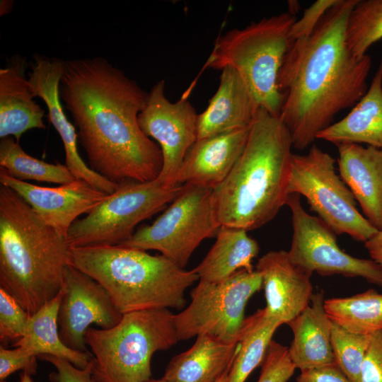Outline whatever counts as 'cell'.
I'll return each instance as SVG.
<instances>
[{
	"mask_svg": "<svg viewBox=\"0 0 382 382\" xmlns=\"http://www.w3.org/2000/svg\"><path fill=\"white\" fill-rule=\"evenodd\" d=\"M289 348L272 340L262 364L257 382H287L296 369Z\"/></svg>",
	"mask_w": 382,
	"mask_h": 382,
	"instance_id": "d6a6232c",
	"label": "cell"
},
{
	"mask_svg": "<svg viewBox=\"0 0 382 382\" xmlns=\"http://www.w3.org/2000/svg\"><path fill=\"white\" fill-rule=\"evenodd\" d=\"M282 324L266 313L265 308L245 318L239 337V349L227 382H245L262 364L272 336Z\"/></svg>",
	"mask_w": 382,
	"mask_h": 382,
	"instance_id": "4316f807",
	"label": "cell"
},
{
	"mask_svg": "<svg viewBox=\"0 0 382 382\" xmlns=\"http://www.w3.org/2000/svg\"><path fill=\"white\" fill-rule=\"evenodd\" d=\"M212 193L208 187L183 185L180 194L152 224L141 227L119 245L157 250L184 269L199 244L216 236L221 227Z\"/></svg>",
	"mask_w": 382,
	"mask_h": 382,
	"instance_id": "30bf717a",
	"label": "cell"
},
{
	"mask_svg": "<svg viewBox=\"0 0 382 382\" xmlns=\"http://www.w3.org/2000/svg\"><path fill=\"white\" fill-rule=\"evenodd\" d=\"M0 166L11 177L57 184H66L76 178L66 165L50 163L28 154L12 137L1 139Z\"/></svg>",
	"mask_w": 382,
	"mask_h": 382,
	"instance_id": "f1b7e54d",
	"label": "cell"
},
{
	"mask_svg": "<svg viewBox=\"0 0 382 382\" xmlns=\"http://www.w3.org/2000/svg\"><path fill=\"white\" fill-rule=\"evenodd\" d=\"M358 0H338L307 37L291 43L277 79L284 96L279 118L293 148L303 150L335 116L366 93L371 59L357 57L345 39L349 16Z\"/></svg>",
	"mask_w": 382,
	"mask_h": 382,
	"instance_id": "7a4b0ae2",
	"label": "cell"
},
{
	"mask_svg": "<svg viewBox=\"0 0 382 382\" xmlns=\"http://www.w3.org/2000/svg\"><path fill=\"white\" fill-rule=\"evenodd\" d=\"M317 139L382 149V57L366 93L344 118L320 132Z\"/></svg>",
	"mask_w": 382,
	"mask_h": 382,
	"instance_id": "cb8c5ba5",
	"label": "cell"
},
{
	"mask_svg": "<svg viewBox=\"0 0 382 382\" xmlns=\"http://www.w3.org/2000/svg\"><path fill=\"white\" fill-rule=\"evenodd\" d=\"M183 187L165 186L157 178L120 184L85 217L72 224L66 237L69 246L121 244L132 236L140 222L172 202Z\"/></svg>",
	"mask_w": 382,
	"mask_h": 382,
	"instance_id": "ba28073f",
	"label": "cell"
},
{
	"mask_svg": "<svg viewBox=\"0 0 382 382\" xmlns=\"http://www.w3.org/2000/svg\"><path fill=\"white\" fill-rule=\"evenodd\" d=\"M69 249L66 237L0 185V285L30 316L60 291Z\"/></svg>",
	"mask_w": 382,
	"mask_h": 382,
	"instance_id": "277c9868",
	"label": "cell"
},
{
	"mask_svg": "<svg viewBox=\"0 0 382 382\" xmlns=\"http://www.w3.org/2000/svg\"><path fill=\"white\" fill-rule=\"evenodd\" d=\"M371 260L382 266V230L378 231L364 243Z\"/></svg>",
	"mask_w": 382,
	"mask_h": 382,
	"instance_id": "f35d334b",
	"label": "cell"
},
{
	"mask_svg": "<svg viewBox=\"0 0 382 382\" xmlns=\"http://www.w3.org/2000/svg\"><path fill=\"white\" fill-rule=\"evenodd\" d=\"M69 265L100 284L122 314L158 308L183 309L185 292L199 279L163 255L122 245L70 248Z\"/></svg>",
	"mask_w": 382,
	"mask_h": 382,
	"instance_id": "5b68a950",
	"label": "cell"
},
{
	"mask_svg": "<svg viewBox=\"0 0 382 382\" xmlns=\"http://www.w3.org/2000/svg\"><path fill=\"white\" fill-rule=\"evenodd\" d=\"M198 115L187 98L171 103L165 96V81H158L148 93L138 122L143 132L154 139L162 152L163 166L158 180L176 185V175L188 150L197 140Z\"/></svg>",
	"mask_w": 382,
	"mask_h": 382,
	"instance_id": "4fadbf2b",
	"label": "cell"
},
{
	"mask_svg": "<svg viewBox=\"0 0 382 382\" xmlns=\"http://www.w3.org/2000/svg\"><path fill=\"white\" fill-rule=\"evenodd\" d=\"M293 148L279 117L260 107L244 149L225 180L213 190L219 225L257 229L286 204Z\"/></svg>",
	"mask_w": 382,
	"mask_h": 382,
	"instance_id": "3957f363",
	"label": "cell"
},
{
	"mask_svg": "<svg viewBox=\"0 0 382 382\" xmlns=\"http://www.w3.org/2000/svg\"><path fill=\"white\" fill-rule=\"evenodd\" d=\"M241 228L221 226L216 241L202 262L193 270L199 281L222 282L241 270H254L252 261L260 247Z\"/></svg>",
	"mask_w": 382,
	"mask_h": 382,
	"instance_id": "d4e9b609",
	"label": "cell"
},
{
	"mask_svg": "<svg viewBox=\"0 0 382 382\" xmlns=\"http://www.w3.org/2000/svg\"><path fill=\"white\" fill-rule=\"evenodd\" d=\"M29 317L18 301L0 287V340H19L23 336Z\"/></svg>",
	"mask_w": 382,
	"mask_h": 382,
	"instance_id": "1f68e13d",
	"label": "cell"
},
{
	"mask_svg": "<svg viewBox=\"0 0 382 382\" xmlns=\"http://www.w3.org/2000/svg\"><path fill=\"white\" fill-rule=\"evenodd\" d=\"M37 357L55 367L56 371L49 376L51 382H96L92 375L93 359L86 368L80 369L68 360L54 356L41 354Z\"/></svg>",
	"mask_w": 382,
	"mask_h": 382,
	"instance_id": "d590c367",
	"label": "cell"
},
{
	"mask_svg": "<svg viewBox=\"0 0 382 382\" xmlns=\"http://www.w3.org/2000/svg\"><path fill=\"white\" fill-rule=\"evenodd\" d=\"M292 238L288 252L291 260L310 274L361 277L382 288V266L373 260L358 258L342 250L336 233L320 218L308 214L300 196L289 195Z\"/></svg>",
	"mask_w": 382,
	"mask_h": 382,
	"instance_id": "7c38bea8",
	"label": "cell"
},
{
	"mask_svg": "<svg viewBox=\"0 0 382 382\" xmlns=\"http://www.w3.org/2000/svg\"><path fill=\"white\" fill-rule=\"evenodd\" d=\"M267 306L266 313L287 324L309 303L313 294L311 274L294 264L285 250H272L257 261Z\"/></svg>",
	"mask_w": 382,
	"mask_h": 382,
	"instance_id": "e0dca14e",
	"label": "cell"
},
{
	"mask_svg": "<svg viewBox=\"0 0 382 382\" xmlns=\"http://www.w3.org/2000/svg\"><path fill=\"white\" fill-rule=\"evenodd\" d=\"M0 183L18 194L48 226L64 237L80 215L90 212L108 196L84 180L43 187L14 178L2 168Z\"/></svg>",
	"mask_w": 382,
	"mask_h": 382,
	"instance_id": "2e32d148",
	"label": "cell"
},
{
	"mask_svg": "<svg viewBox=\"0 0 382 382\" xmlns=\"http://www.w3.org/2000/svg\"><path fill=\"white\" fill-rule=\"evenodd\" d=\"M26 59L12 57L0 69V138L12 137L19 142L22 134L32 129H45L44 110L33 100L25 76Z\"/></svg>",
	"mask_w": 382,
	"mask_h": 382,
	"instance_id": "44dd1931",
	"label": "cell"
},
{
	"mask_svg": "<svg viewBox=\"0 0 382 382\" xmlns=\"http://www.w3.org/2000/svg\"><path fill=\"white\" fill-rule=\"evenodd\" d=\"M65 60L35 54L28 72V81L34 97L40 98L48 110V118L62 141L65 165L76 179L86 180L108 195L120 186L98 174L81 158L77 147L78 134L66 117L59 96V85L64 71Z\"/></svg>",
	"mask_w": 382,
	"mask_h": 382,
	"instance_id": "9a60e30c",
	"label": "cell"
},
{
	"mask_svg": "<svg viewBox=\"0 0 382 382\" xmlns=\"http://www.w3.org/2000/svg\"><path fill=\"white\" fill-rule=\"evenodd\" d=\"M168 308L124 313L108 329L89 328L85 340L93 354L96 382H144L151 376V361L158 351L179 340Z\"/></svg>",
	"mask_w": 382,
	"mask_h": 382,
	"instance_id": "52a82bcc",
	"label": "cell"
},
{
	"mask_svg": "<svg viewBox=\"0 0 382 382\" xmlns=\"http://www.w3.org/2000/svg\"><path fill=\"white\" fill-rule=\"evenodd\" d=\"M340 175L364 216L382 230V149L354 143L336 145Z\"/></svg>",
	"mask_w": 382,
	"mask_h": 382,
	"instance_id": "d6986e66",
	"label": "cell"
},
{
	"mask_svg": "<svg viewBox=\"0 0 382 382\" xmlns=\"http://www.w3.org/2000/svg\"><path fill=\"white\" fill-rule=\"evenodd\" d=\"M230 369H228L220 378L216 382H227L228 381V376L230 371Z\"/></svg>",
	"mask_w": 382,
	"mask_h": 382,
	"instance_id": "b9f144b4",
	"label": "cell"
},
{
	"mask_svg": "<svg viewBox=\"0 0 382 382\" xmlns=\"http://www.w3.org/2000/svg\"><path fill=\"white\" fill-rule=\"evenodd\" d=\"M296 20V16L284 12L228 30L217 38L203 69H233L258 105L279 117L284 96L278 88V74Z\"/></svg>",
	"mask_w": 382,
	"mask_h": 382,
	"instance_id": "8992f818",
	"label": "cell"
},
{
	"mask_svg": "<svg viewBox=\"0 0 382 382\" xmlns=\"http://www.w3.org/2000/svg\"><path fill=\"white\" fill-rule=\"evenodd\" d=\"M250 127L197 139L185 156L175 185L190 184L214 190L221 184L244 149Z\"/></svg>",
	"mask_w": 382,
	"mask_h": 382,
	"instance_id": "ac0fdd59",
	"label": "cell"
},
{
	"mask_svg": "<svg viewBox=\"0 0 382 382\" xmlns=\"http://www.w3.org/2000/svg\"><path fill=\"white\" fill-rule=\"evenodd\" d=\"M62 289L63 297L57 318L60 338L74 350L88 352L85 335L90 325L112 328L123 314L100 284L70 265L64 270Z\"/></svg>",
	"mask_w": 382,
	"mask_h": 382,
	"instance_id": "5bb4252c",
	"label": "cell"
},
{
	"mask_svg": "<svg viewBox=\"0 0 382 382\" xmlns=\"http://www.w3.org/2000/svg\"><path fill=\"white\" fill-rule=\"evenodd\" d=\"M262 287L261 274L241 270L219 282L199 281L191 302L173 321L178 340L207 335L226 343L239 341L248 301Z\"/></svg>",
	"mask_w": 382,
	"mask_h": 382,
	"instance_id": "8fae6325",
	"label": "cell"
},
{
	"mask_svg": "<svg viewBox=\"0 0 382 382\" xmlns=\"http://www.w3.org/2000/svg\"><path fill=\"white\" fill-rule=\"evenodd\" d=\"M345 39L351 52L360 57L382 39V0H358L346 26Z\"/></svg>",
	"mask_w": 382,
	"mask_h": 382,
	"instance_id": "f546056e",
	"label": "cell"
},
{
	"mask_svg": "<svg viewBox=\"0 0 382 382\" xmlns=\"http://www.w3.org/2000/svg\"><path fill=\"white\" fill-rule=\"evenodd\" d=\"M62 297L63 290L61 289L52 301L30 316L23 336L13 345L22 348L32 356L52 355L66 359L75 366L83 369L93 359V354L68 347L59 336L57 318Z\"/></svg>",
	"mask_w": 382,
	"mask_h": 382,
	"instance_id": "484cf974",
	"label": "cell"
},
{
	"mask_svg": "<svg viewBox=\"0 0 382 382\" xmlns=\"http://www.w3.org/2000/svg\"><path fill=\"white\" fill-rule=\"evenodd\" d=\"M4 1L5 5L2 2H1V6H0V8H1L0 14H1V16L4 15L6 13H8V8L11 9V6L13 4V3H8L9 2L8 1Z\"/></svg>",
	"mask_w": 382,
	"mask_h": 382,
	"instance_id": "ab89813d",
	"label": "cell"
},
{
	"mask_svg": "<svg viewBox=\"0 0 382 382\" xmlns=\"http://www.w3.org/2000/svg\"><path fill=\"white\" fill-rule=\"evenodd\" d=\"M0 382H6V381H0Z\"/></svg>",
	"mask_w": 382,
	"mask_h": 382,
	"instance_id": "ee69618b",
	"label": "cell"
},
{
	"mask_svg": "<svg viewBox=\"0 0 382 382\" xmlns=\"http://www.w3.org/2000/svg\"><path fill=\"white\" fill-rule=\"evenodd\" d=\"M37 357L32 356L19 347L13 349L0 346V381L13 373L22 370L30 375L37 372Z\"/></svg>",
	"mask_w": 382,
	"mask_h": 382,
	"instance_id": "e575fe53",
	"label": "cell"
},
{
	"mask_svg": "<svg viewBox=\"0 0 382 382\" xmlns=\"http://www.w3.org/2000/svg\"><path fill=\"white\" fill-rule=\"evenodd\" d=\"M296 382H352L336 363L301 371Z\"/></svg>",
	"mask_w": 382,
	"mask_h": 382,
	"instance_id": "74e56055",
	"label": "cell"
},
{
	"mask_svg": "<svg viewBox=\"0 0 382 382\" xmlns=\"http://www.w3.org/2000/svg\"><path fill=\"white\" fill-rule=\"evenodd\" d=\"M144 382H166V381L161 378L160 379H151V378H150L149 380H147V381H144Z\"/></svg>",
	"mask_w": 382,
	"mask_h": 382,
	"instance_id": "7bdbcfd3",
	"label": "cell"
},
{
	"mask_svg": "<svg viewBox=\"0 0 382 382\" xmlns=\"http://www.w3.org/2000/svg\"><path fill=\"white\" fill-rule=\"evenodd\" d=\"M360 382H382V330L371 335L361 366Z\"/></svg>",
	"mask_w": 382,
	"mask_h": 382,
	"instance_id": "8d00e7d4",
	"label": "cell"
},
{
	"mask_svg": "<svg viewBox=\"0 0 382 382\" xmlns=\"http://www.w3.org/2000/svg\"><path fill=\"white\" fill-rule=\"evenodd\" d=\"M59 96L92 170L119 185L158 178L162 152L139 127L148 93L135 81L103 57L65 60Z\"/></svg>",
	"mask_w": 382,
	"mask_h": 382,
	"instance_id": "6da1fadb",
	"label": "cell"
},
{
	"mask_svg": "<svg viewBox=\"0 0 382 382\" xmlns=\"http://www.w3.org/2000/svg\"><path fill=\"white\" fill-rule=\"evenodd\" d=\"M338 0H318L306 8L299 20H296L289 31V39L294 42L308 37L316 28L325 13Z\"/></svg>",
	"mask_w": 382,
	"mask_h": 382,
	"instance_id": "836d02e7",
	"label": "cell"
},
{
	"mask_svg": "<svg viewBox=\"0 0 382 382\" xmlns=\"http://www.w3.org/2000/svg\"><path fill=\"white\" fill-rule=\"evenodd\" d=\"M370 339L371 335L353 333L331 323L335 361L352 382H360L361 366Z\"/></svg>",
	"mask_w": 382,
	"mask_h": 382,
	"instance_id": "4dcf8cb0",
	"label": "cell"
},
{
	"mask_svg": "<svg viewBox=\"0 0 382 382\" xmlns=\"http://www.w3.org/2000/svg\"><path fill=\"white\" fill-rule=\"evenodd\" d=\"M324 306L332 322L351 332L371 335L382 330V294L375 289L325 299Z\"/></svg>",
	"mask_w": 382,
	"mask_h": 382,
	"instance_id": "83f0119b",
	"label": "cell"
},
{
	"mask_svg": "<svg viewBox=\"0 0 382 382\" xmlns=\"http://www.w3.org/2000/svg\"><path fill=\"white\" fill-rule=\"evenodd\" d=\"M239 342L226 343L199 335L193 345L168 363L162 378L166 382H216L231 367Z\"/></svg>",
	"mask_w": 382,
	"mask_h": 382,
	"instance_id": "603a6c76",
	"label": "cell"
},
{
	"mask_svg": "<svg viewBox=\"0 0 382 382\" xmlns=\"http://www.w3.org/2000/svg\"><path fill=\"white\" fill-rule=\"evenodd\" d=\"M19 382H33V381L31 378V375L23 371V373L20 376Z\"/></svg>",
	"mask_w": 382,
	"mask_h": 382,
	"instance_id": "60d3db41",
	"label": "cell"
},
{
	"mask_svg": "<svg viewBox=\"0 0 382 382\" xmlns=\"http://www.w3.org/2000/svg\"><path fill=\"white\" fill-rule=\"evenodd\" d=\"M289 194L303 196L310 207L336 234L365 243L378 230L361 214L335 169V160L312 145L305 154H292Z\"/></svg>",
	"mask_w": 382,
	"mask_h": 382,
	"instance_id": "9c48e42d",
	"label": "cell"
},
{
	"mask_svg": "<svg viewBox=\"0 0 382 382\" xmlns=\"http://www.w3.org/2000/svg\"><path fill=\"white\" fill-rule=\"evenodd\" d=\"M259 108L239 74L224 68L217 91L198 115L197 139L250 127Z\"/></svg>",
	"mask_w": 382,
	"mask_h": 382,
	"instance_id": "ffe728a7",
	"label": "cell"
},
{
	"mask_svg": "<svg viewBox=\"0 0 382 382\" xmlns=\"http://www.w3.org/2000/svg\"><path fill=\"white\" fill-rule=\"evenodd\" d=\"M321 290L313 293L308 305L287 323L293 332L290 358L301 371L323 366L335 361L331 343V320Z\"/></svg>",
	"mask_w": 382,
	"mask_h": 382,
	"instance_id": "7402d4cb",
	"label": "cell"
}]
</instances>
